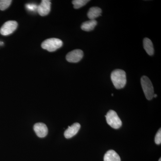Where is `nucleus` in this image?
<instances>
[{"label": "nucleus", "mask_w": 161, "mask_h": 161, "mask_svg": "<svg viewBox=\"0 0 161 161\" xmlns=\"http://www.w3.org/2000/svg\"><path fill=\"white\" fill-rule=\"evenodd\" d=\"M111 80L115 88L120 89L125 86L127 82L126 75L123 70L115 69L111 75Z\"/></svg>", "instance_id": "f257e3e1"}, {"label": "nucleus", "mask_w": 161, "mask_h": 161, "mask_svg": "<svg viewBox=\"0 0 161 161\" xmlns=\"http://www.w3.org/2000/svg\"><path fill=\"white\" fill-rule=\"evenodd\" d=\"M141 85L146 98L150 100L153 98L154 90L151 80L147 76H143L141 79Z\"/></svg>", "instance_id": "f03ea898"}, {"label": "nucleus", "mask_w": 161, "mask_h": 161, "mask_svg": "<svg viewBox=\"0 0 161 161\" xmlns=\"http://www.w3.org/2000/svg\"><path fill=\"white\" fill-rule=\"evenodd\" d=\"M63 45L62 40L57 38H50L44 40L41 44L43 49L47 50L48 52H53L57 50Z\"/></svg>", "instance_id": "7ed1b4c3"}, {"label": "nucleus", "mask_w": 161, "mask_h": 161, "mask_svg": "<svg viewBox=\"0 0 161 161\" xmlns=\"http://www.w3.org/2000/svg\"><path fill=\"white\" fill-rule=\"evenodd\" d=\"M108 125L114 129H118L121 127L122 122L117 113L113 110H110L105 115Z\"/></svg>", "instance_id": "20e7f679"}, {"label": "nucleus", "mask_w": 161, "mask_h": 161, "mask_svg": "<svg viewBox=\"0 0 161 161\" xmlns=\"http://www.w3.org/2000/svg\"><path fill=\"white\" fill-rule=\"evenodd\" d=\"M18 27V23L15 21H8L3 24L0 29V33L3 36H8L13 33Z\"/></svg>", "instance_id": "39448f33"}, {"label": "nucleus", "mask_w": 161, "mask_h": 161, "mask_svg": "<svg viewBox=\"0 0 161 161\" xmlns=\"http://www.w3.org/2000/svg\"><path fill=\"white\" fill-rule=\"evenodd\" d=\"M83 52L80 49H76L69 52L66 56V59L71 63H77L82 59Z\"/></svg>", "instance_id": "423d86ee"}, {"label": "nucleus", "mask_w": 161, "mask_h": 161, "mask_svg": "<svg viewBox=\"0 0 161 161\" xmlns=\"http://www.w3.org/2000/svg\"><path fill=\"white\" fill-rule=\"evenodd\" d=\"M51 3L49 0H43L39 6H38L37 10L39 14L41 16H45L49 14L51 10Z\"/></svg>", "instance_id": "0eeeda50"}, {"label": "nucleus", "mask_w": 161, "mask_h": 161, "mask_svg": "<svg viewBox=\"0 0 161 161\" xmlns=\"http://www.w3.org/2000/svg\"><path fill=\"white\" fill-rule=\"evenodd\" d=\"M34 130L36 135L39 137H44L48 133V129L45 124L42 123H38L34 126Z\"/></svg>", "instance_id": "6e6552de"}, {"label": "nucleus", "mask_w": 161, "mask_h": 161, "mask_svg": "<svg viewBox=\"0 0 161 161\" xmlns=\"http://www.w3.org/2000/svg\"><path fill=\"white\" fill-rule=\"evenodd\" d=\"M80 128V124L75 123L73 124L71 126H69L68 128L64 132V137L67 139L71 138L77 134Z\"/></svg>", "instance_id": "1a4fd4ad"}, {"label": "nucleus", "mask_w": 161, "mask_h": 161, "mask_svg": "<svg viewBox=\"0 0 161 161\" xmlns=\"http://www.w3.org/2000/svg\"><path fill=\"white\" fill-rule=\"evenodd\" d=\"M104 161H121L120 157L113 150L107 151L104 156Z\"/></svg>", "instance_id": "9d476101"}, {"label": "nucleus", "mask_w": 161, "mask_h": 161, "mask_svg": "<svg viewBox=\"0 0 161 161\" xmlns=\"http://www.w3.org/2000/svg\"><path fill=\"white\" fill-rule=\"evenodd\" d=\"M102 10L98 7H92L90 8L87 13V16L91 20H95L96 18L101 15Z\"/></svg>", "instance_id": "9b49d317"}, {"label": "nucleus", "mask_w": 161, "mask_h": 161, "mask_svg": "<svg viewBox=\"0 0 161 161\" xmlns=\"http://www.w3.org/2000/svg\"><path fill=\"white\" fill-rule=\"evenodd\" d=\"M143 46L144 49L148 55L150 56H153V55L154 49H153V44L150 39L147 38H144Z\"/></svg>", "instance_id": "f8f14e48"}, {"label": "nucleus", "mask_w": 161, "mask_h": 161, "mask_svg": "<svg viewBox=\"0 0 161 161\" xmlns=\"http://www.w3.org/2000/svg\"><path fill=\"white\" fill-rule=\"evenodd\" d=\"M97 22L95 20H90L82 23L81 28L86 31H90L93 30L97 25Z\"/></svg>", "instance_id": "ddd939ff"}, {"label": "nucleus", "mask_w": 161, "mask_h": 161, "mask_svg": "<svg viewBox=\"0 0 161 161\" xmlns=\"http://www.w3.org/2000/svg\"><path fill=\"white\" fill-rule=\"evenodd\" d=\"M89 2V0H74L72 1V4L75 9H78L86 5Z\"/></svg>", "instance_id": "4468645a"}, {"label": "nucleus", "mask_w": 161, "mask_h": 161, "mask_svg": "<svg viewBox=\"0 0 161 161\" xmlns=\"http://www.w3.org/2000/svg\"><path fill=\"white\" fill-rule=\"evenodd\" d=\"M11 0H0V10H4L10 6Z\"/></svg>", "instance_id": "2eb2a0df"}, {"label": "nucleus", "mask_w": 161, "mask_h": 161, "mask_svg": "<svg viewBox=\"0 0 161 161\" xmlns=\"http://www.w3.org/2000/svg\"><path fill=\"white\" fill-rule=\"evenodd\" d=\"M155 143L157 145L161 143V130L160 129L157 132L155 136Z\"/></svg>", "instance_id": "dca6fc26"}, {"label": "nucleus", "mask_w": 161, "mask_h": 161, "mask_svg": "<svg viewBox=\"0 0 161 161\" xmlns=\"http://www.w3.org/2000/svg\"><path fill=\"white\" fill-rule=\"evenodd\" d=\"M26 9L31 11H34L35 9H37L38 6L36 5H34V4H27L26 6Z\"/></svg>", "instance_id": "f3484780"}, {"label": "nucleus", "mask_w": 161, "mask_h": 161, "mask_svg": "<svg viewBox=\"0 0 161 161\" xmlns=\"http://www.w3.org/2000/svg\"><path fill=\"white\" fill-rule=\"evenodd\" d=\"M157 97V95H156H156H153V98H154V97Z\"/></svg>", "instance_id": "a211bd4d"}, {"label": "nucleus", "mask_w": 161, "mask_h": 161, "mask_svg": "<svg viewBox=\"0 0 161 161\" xmlns=\"http://www.w3.org/2000/svg\"><path fill=\"white\" fill-rule=\"evenodd\" d=\"M158 161H161V158H160L159 159Z\"/></svg>", "instance_id": "6ab92c4d"}, {"label": "nucleus", "mask_w": 161, "mask_h": 161, "mask_svg": "<svg viewBox=\"0 0 161 161\" xmlns=\"http://www.w3.org/2000/svg\"><path fill=\"white\" fill-rule=\"evenodd\" d=\"M112 96H113V94H112Z\"/></svg>", "instance_id": "aec40b11"}]
</instances>
